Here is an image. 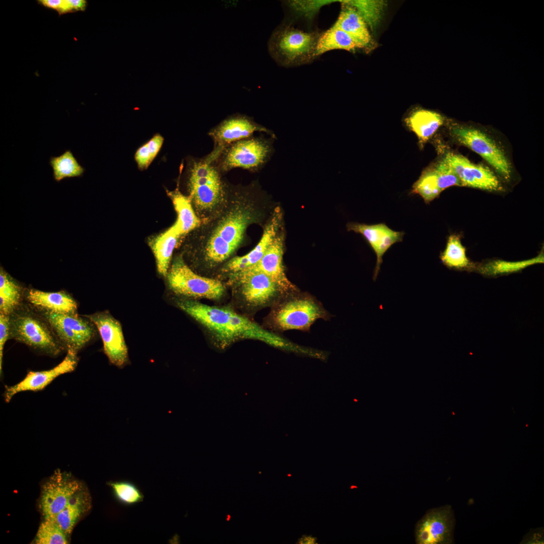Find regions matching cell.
<instances>
[{"label":"cell","mask_w":544,"mask_h":544,"mask_svg":"<svg viewBox=\"0 0 544 544\" xmlns=\"http://www.w3.org/2000/svg\"><path fill=\"white\" fill-rule=\"evenodd\" d=\"M223 203L189 233L184 252L196 266L211 270L222 266L245 242L248 227L263 218L257 182L234 185L224 179Z\"/></svg>","instance_id":"1"},{"label":"cell","mask_w":544,"mask_h":544,"mask_svg":"<svg viewBox=\"0 0 544 544\" xmlns=\"http://www.w3.org/2000/svg\"><path fill=\"white\" fill-rule=\"evenodd\" d=\"M178 307L202 325L217 347L225 349L243 339L263 342L275 347L299 352L300 347L269 331L246 316L227 307L210 306L195 299L182 297Z\"/></svg>","instance_id":"2"},{"label":"cell","mask_w":544,"mask_h":544,"mask_svg":"<svg viewBox=\"0 0 544 544\" xmlns=\"http://www.w3.org/2000/svg\"><path fill=\"white\" fill-rule=\"evenodd\" d=\"M215 159L209 153L201 158H188L186 185L188 197L201 222L209 218L223 203L224 179Z\"/></svg>","instance_id":"3"},{"label":"cell","mask_w":544,"mask_h":544,"mask_svg":"<svg viewBox=\"0 0 544 544\" xmlns=\"http://www.w3.org/2000/svg\"><path fill=\"white\" fill-rule=\"evenodd\" d=\"M9 316L10 339L50 356L64 349L48 323L32 306L21 304Z\"/></svg>","instance_id":"4"},{"label":"cell","mask_w":544,"mask_h":544,"mask_svg":"<svg viewBox=\"0 0 544 544\" xmlns=\"http://www.w3.org/2000/svg\"><path fill=\"white\" fill-rule=\"evenodd\" d=\"M283 298L276 303L268 318L277 329L307 331L316 320L328 318L323 306L310 295L298 292Z\"/></svg>","instance_id":"5"},{"label":"cell","mask_w":544,"mask_h":544,"mask_svg":"<svg viewBox=\"0 0 544 544\" xmlns=\"http://www.w3.org/2000/svg\"><path fill=\"white\" fill-rule=\"evenodd\" d=\"M274 139L253 135L234 142L221 151L215 162L222 174L235 168L258 171L274 152Z\"/></svg>","instance_id":"6"},{"label":"cell","mask_w":544,"mask_h":544,"mask_svg":"<svg viewBox=\"0 0 544 544\" xmlns=\"http://www.w3.org/2000/svg\"><path fill=\"white\" fill-rule=\"evenodd\" d=\"M166 276L170 290L183 297L218 300L225 291V286L220 280L196 274L181 255L174 259Z\"/></svg>","instance_id":"7"},{"label":"cell","mask_w":544,"mask_h":544,"mask_svg":"<svg viewBox=\"0 0 544 544\" xmlns=\"http://www.w3.org/2000/svg\"><path fill=\"white\" fill-rule=\"evenodd\" d=\"M318 38L287 25H282L273 33L268 42V50L280 64L290 65L307 61L314 57Z\"/></svg>","instance_id":"8"},{"label":"cell","mask_w":544,"mask_h":544,"mask_svg":"<svg viewBox=\"0 0 544 544\" xmlns=\"http://www.w3.org/2000/svg\"><path fill=\"white\" fill-rule=\"evenodd\" d=\"M33 307L48 323L67 351L77 354L96 334L94 324L77 313L56 312Z\"/></svg>","instance_id":"9"},{"label":"cell","mask_w":544,"mask_h":544,"mask_svg":"<svg viewBox=\"0 0 544 544\" xmlns=\"http://www.w3.org/2000/svg\"><path fill=\"white\" fill-rule=\"evenodd\" d=\"M85 485L71 474L56 470L42 485L39 502L44 518L61 511Z\"/></svg>","instance_id":"10"},{"label":"cell","mask_w":544,"mask_h":544,"mask_svg":"<svg viewBox=\"0 0 544 544\" xmlns=\"http://www.w3.org/2000/svg\"><path fill=\"white\" fill-rule=\"evenodd\" d=\"M454 138L483 157L505 179L511 177L510 164L503 151L487 134L474 128L456 126L451 129Z\"/></svg>","instance_id":"11"},{"label":"cell","mask_w":544,"mask_h":544,"mask_svg":"<svg viewBox=\"0 0 544 544\" xmlns=\"http://www.w3.org/2000/svg\"><path fill=\"white\" fill-rule=\"evenodd\" d=\"M228 276L229 282L237 287L244 303L251 308L268 306L284 297L277 285L262 273L234 274Z\"/></svg>","instance_id":"12"},{"label":"cell","mask_w":544,"mask_h":544,"mask_svg":"<svg viewBox=\"0 0 544 544\" xmlns=\"http://www.w3.org/2000/svg\"><path fill=\"white\" fill-rule=\"evenodd\" d=\"M255 132H263L276 138L274 131L257 123L251 117L238 113L228 116L208 132L214 142L212 151L219 155L225 147L253 136Z\"/></svg>","instance_id":"13"},{"label":"cell","mask_w":544,"mask_h":544,"mask_svg":"<svg viewBox=\"0 0 544 544\" xmlns=\"http://www.w3.org/2000/svg\"><path fill=\"white\" fill-rule=\"evenodd\" d=\"M454 518L450 506L431 509L417 522V544H448L452 542Z\"/></svg>","instance_id":"14"},{"label":"cell","mask_w":544,"mask_h":544,"mask_svg":"<svg viewBox=\"0 0 544 544\" xmlns=\"http://www.w3.org/2000/svg\"><path fill=\"white\" fill-rule=\"evenodd\" d=\"M98 329L101 335L104 351L110 362L122 367L128 362V350L120 323L107 311L84 315Z\"/></svg>","instance_id":"15"},{"label":"cell","mask_w":544,"mask_h":544,"mask_svg":"<svg viewBox=\"0 0 544 544\" xmlns=\"http://www.w3.org/2000/svg\"><path fill=\"white\" fill-rule=\"evenodd\" d=\"M284 242V234L282 232H279L265 254L256 263L235 274L262 273L277 285L284 297L299 292L297 287L288 279L285 271L283 262Z\"/></svg>","instance_id":"16"},{"label":"cell","mask_w":544,"mask_h":544,"mask_svg":"<svg viewBox=\"0 0 544 544\" xmlns=\"http://www.w3.org/2000/svg\"><path fill=\"white\" fill-rule=\"evenodd\" d=\"M458 177L461 186L490 191L503 190L500 180L488 167L475 164L464 156L448 153L443 159Z\"/></svg>","instance_id":"17"},{"label":"cell","mask_w":544,"mask_h":544,"mask_svg":"<svg viewBox=\"0 0 544 544\" xmlns=\"http://www.w3.org/2000/svg\"><path fill=\"white\" fill-rule=\"evenodd\" d=\"M282 212L279 207L274 210L265 225L260 240L255 247L247 254L235 256L228 260L220 268L223 274H235L256 263L263 256L279 233L282 225Z\"/></svg>","instance_id":"18"},{"label":"cell","mask_w":544,"mask_h":544,"mask_svg":"<svg viewBox=\"0 0 544 544\" xmlns=\"http://www.w3.org/2000/svg\"><path fill=\"white\" fill-rule=\"evenodd\" d=\"M78 362L77 354L67 351L62 361L53 368L41 371H29L20 382L5 387V401L9 402L15 395L21 392L43 389L57 377L73 372L77 366Z\"/></svg>","instance_id":"19"},{"label":"cell","mask_w":544,"mask_h":544,"mask_svg":"<svg viewBox=\"0 0 544 544\" xmlns=\"http://www.w3.org/2000/svg\"><path fill=\"white\" fill-rule=\"evenodd\" d=\"M452 186H461V184L453 170L443 160L422 173L413 185L412 192L420 195L428 203L444 189Z\"/></svg>","instance_id":"20"},{"label":"cell","mask_w":544,"mask_h":544,"mask_svg":"<svg viewBox=\"0 0 544 544\" xmlns=\"http://www.w3.org/2000/svg\"><path fill=\"white\" fill-rule=\"evenodd\" d=\"M347 229L362 234L374 251L377 257L373 276L375 280L382 262L383 255L392 245L402 240L404 233L393 231L384 223L367 225L350 223L348 224Z\"/></svg>","instance_id":"21"},{"label":"cell","mask_w":544,"mask_h":544,"mask_svg":"<svg viewBox=\"0 0 544 544\" xmlns=\"http://www.w3.org/2000/svg\"><path fill=\"white\" fill-rule=\"evenodd\" d=\"M92 507L91 494L85 486L69 501L64 508L54 516L47 518L55 523L67 536L76 523Z\"/></svg>","instance_id":"22"},{"label":"cell","mask_w":544,"mask_h":544,"mask_svg":"<svg viewBox=\"0 0 544 544\" xmlns=\"http://www.w3.org/2000/svg\"><path fill=\"white\" fill-rule=\"evenodd\" d=\"M342 4L338 18L333 26L348 34L359 48H368L371 46L372 38L368 25L356 9L353 6L338 1Z\"/></svg>","instance_id":"23"},{"label":"cell","mask_w":544,"mask_h":544,"mask_svg":"<svg viewBox=\"0 0 544 544\" xmlns=\"http://www.w3.org/2000/svg\"><path fill=\"white\" fill-rule=\"evenodd\" d=\"M24 295L27 302L36 308L56 312L77 313L76 301L63 291L46 292L30 289Z\"/></svg>","instance_id":"24"},{"label":"cell","mask_w":544,"mask_h":544,"mask_svg":"<svg viewBox=\"0 0 544 544\" xmlns=\"http://www.w3.org/2000/svg\"><path fill=\"white\" fill-rule=\"evenodd\" d=\"M177 213V219L174 224L179 235H187L198 228L201 221L197 215L190 198L185 195L178 188L173 191H168Z\"/></svg>","instance_id":"25"},{"label":"cell","mask_w":544,"mask_h":544,"mask_svg":"<svg viewBox=\"0 0 544 544\" xmlns=\"http://www.w3.org/2000/svg\"><path fill=\"white\" fill-rule=\"evenodd\" d=\"M180 237L173 224L150 241V246L155 257L157 270L161 275L166 276L173 251Z\"/></svg>","instance_id":"26"},{"label":"cell","mask_w":544,"mask_h":544,"mask_svg":"<svg viewBox=\"0 0 544 544\" xmlns=\"http://www.w3.org/2000/svg\"><path fill=\"white\" fill-rule=\"evenodd\" d=\"M22 287L1 266L0 313L10 315L22 304Z\"/></svg>","instance_id":"27"},{"label":"cell","mask_w":544,"mask_h":544,"mask_svg":"<svg viewBox=\"0 0 544 544\" xmlns=\"http://www.w3.org/2000/svg\"><path fill=\"white\" fill-rule=\"evenodd\" d=\"M443 123L440 114L425 109L414 112L407 119L409 126L423 142L429 140Z\"/></svg>","instance_id":"28"},{"label":"cell","mask_w":544,"mask_h":544,"mask_svg":"<svg viewBox=\"0 0 544 544\" xmlns=\"http://www.w3.org/2000/svg\"><path fill=\"white\" fill-rule=\"evenodd\" d=\"M358 47L343 30L333 26L318 37L314 56L320 55L334 49L354 51Z\"/></svg>","instance_id":"29"},{"label":"cell","mask_w":544,"mask_h":544,"mask_svg":"<svg viewBox=\"0 0 544 544\" xmlns=\"http://www.w3.org/2000/svg\"><path fill=\"white\" fill-rule=\"evenodd\" d=\"M49 164L53 170L54 180L59 182L66 178L81 177L85 171L70 150L58 156H52Z\"/></svg>","instance_id":"30"},{"label":"cell","mask_w":544,"mask_h":544,"mask_svg":"<svg viewBox=\"0 0 544 544\" xmlns=\"http://www.w3.org/2000/svg\"><path fill=\"white\" fill-rule=\"evenodd\" d=\"M440 258L445 266L451 268L464 269L473 266L466 255L465 248L462 245L459 236L455 234L449 236L446 248Z\"/></svg>","instance_id":"31"},{"label":"cell","mask_w":544,"mask_h":544,"mask_svg":"<svg viewBox=\"0 0 544 544\" xmlns=\"http://www.w3.org/2000/svg\"><path fill=\"white\" fill-rule=\"evenodd\" d=\"M543 262V253H540L534 258L522 261L497 260L490 261L480 267L479 270L483 275L494 276L517 272L530 265Z\"/></svg>","instance_id":"32"},{"label":"cell","mask_w":544,"mask_h":544,"mask_svg":"<svg viewBox=\"0 0 544 544\" xmlns=\"http://www.w3.org/2000/svg\"><path fill=\"white\" fill-rule=\"evenodd\" d=\"M343 1L354 7L372 30H374L376 29L380 22L385 6L384 1L373 0Z\"/></svg>","instance_id":"33"},{"label":"cell","mask_w":544,"mask_h":544,"mask_svg":"<svg viewBox=\"0 0 544 544\" xmlns=\"http://www.w3.org/2000/svg\"><path fill=\"white\" fill-rule=\"evenodd\" d=\"M116 500L124 506H131L142 502L144 496L139 488L133 483L125 480L110 482Z\"/></svg>","instance_id":"34"},{"label":"cell","mask_w":544,"mask_h":544,"mask_svg":"<svg viewBox=\"0 0 544 544\" xmlns=\"http://www.w3.org/2000/svg\"><path fill=\"white\" fill-rule=\"evenodd\" d=\"M67 536L53 521L47 519L39 525L35 543L37 544H67Z\"/></svg>","instance_id":"35"},{"label":"cell","mask_w":544,"mask_h":544,"mask_svg":"<svg viewBox=\"0 0 544 544\" xmlns=\"http://www.w3.org/2000/svg\"><path fill=\"white\" fill-rule=\"evenodd\" d=\"M163 142V137L156 134L137 150L134 158L140 169H145L149 167L160 151Z\"/></svg>","instance_id":"36"},{"label":"cell","mask_w":544,"mask_h":544,"mask_svg":"<svg viewBox=\"0 0 544 544\" xmlns=\"http://www.w3.org/2000/svg\"><path fill=\"white\" fill-rule=\"evenodd\" d=\"M338 2V1H291L288 2L289 6L298 14L312 19L323 6Z\"/></svg>","instance_id":"37"},{"label":"cell","mask_w":544,"mask_h":544,"mask_svg":"<svg viewBox=\"0 0 544 544\" xmlns=\"http://www.w3.org/2000/svg\"><path fill=\"white\" fill-rule=\"evenodd\" d=\"M9 338V316L0 313V373L2 374L4 348Z\"/></svg>","instance_id":"38"},{"label":"cell","mask_w":544,"mask_h":544,"mask_svg":"<svg viewBox=\"0 0 544 544\" xmlns=\"http://www.w3.org/2000/svg\"><path fill=\"white\" fill-rule=\"evenodd\" d=\"M37 2L43 7L58 12L61 6L62 0H38Z\"/></svg>","instance_id":"39"},{"label":"cell","mask_w":544,"mask_h":544,"mask_svg":"<svg viewBox=\"0 0 544 544\" xmlns=\"http://www.w3.org/2000/svg\"><path fill=\"white\" fill-rule=\"evenodd\" d=\"M74 12L84 11L87 7L88 2L86 0H70Z\"/></svg>","instance_id":"40"},{"label":"cell","mask_w":544,"mask_h":544,"mask_svg":"<svg viewBox=\"0 0 544 544\" xmlns=\"http://www.w3.org/2000/svg\"><path fill=\"white\" fill-rule=\"evenodd\" d=\"M317 538L316 537H313L311 535H306L304 534L302 535V537L298 540L296 543L299 544H316Z\"/></svg>","instance_id":"41"},{"label":"cell","mask_w":544,"mask_h":544,"mask_svg":"<svg viewBox=\"0 0 544 544\" xmlns=\"http://www.w3.org/2000/svg\"><path fill=\"white\" fill-rule=\"evenodd\" d=\"M532 534H532V535L531 536H530V537L529 536L528 537V538H530H530L528 539V540L526 541L527 542H528L527 543H543V539L542 540V532H541V531H538L537 532H535L534 531Z\"/></svg>","instance_id":"42"},{"label":"cell","mask_w":544,"mask_h":544,"mask_svg":"<svg viewBox=\"0 0 544 544\" xmlns=\"http://www.w3.org/2000/svg\"><path fill=\"white\" fill-rule=\"evenodd\" d=\"M230 518H231V516H230V515H229V514H228V515H227V521H229V520H230Z\"/></svg>","instance_id":"43"},{"label":"cell","mask_w":544,"mask_h":544,"mask_svg":"<svg viewBox=\"0 0 544 544\" xmlns=\"http://www.w3.org/2000/svg\"><path fill=\"white\" fill-rule=\"evenodd\" d=\"M350 488H351V489H353V488H357V487H356V486H354V485H352V486H351V487H350Z\"/></svg>","instance_id":"44"},{"label":"cell","mask_w":544,"mask_h":544,"mask_svg":"<svg viewBox=\"0 0 544 544\" xmlns=\"http://www.w3.org/2000/svg\"><path fill=\"white\" fill-rule=\"evenodd\" d=\"M288 477H291V474H288Z\"/></svg>","instance_id":"45"}]
</instances>
